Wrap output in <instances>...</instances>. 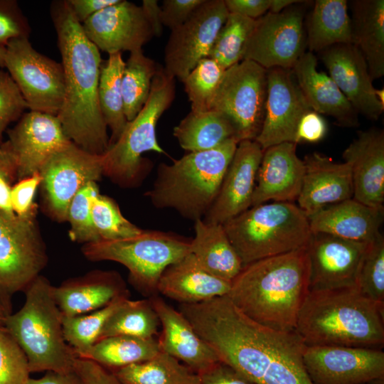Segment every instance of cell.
Masks as SVG:
<instances>
[{"instance_id":"cell-60","label":"cell","mask_w":384,"mask_h":384,"mask_svg":"<svg viewBox=\"0 0 384 384\" xmlns=\"http://www.w3.org/2000/svg\"><path fill=\"white\" fill-rule=\"evenodd\" d=\"M10 314V304L6 303L0 295V327H4L7 316Z\"/></svg>"},{"instance_id":"cell-37","label":"cell","mask_w":384,"mask_h":384,"mask_svg":"<svg viewBox=\"0 0 384 384\" xmlns=\"http://www.w3.org/2000/svg\"><path fill=\"white\" fill-rule=\"evenodd\" d=\"M124 64L122 53L110 54L100 71L98 100L104 121L111 131L109 146L119 139L127 123L121 85Z\"/></svg>"},{"instance_id":"cell-18","label":"cell","mask_w":384,"mask_h":384,"mask_svg":"<svg viewBox=\"0 0 384 384\" xmlns=\"http://www.w3.org/2000/svg\"><path fill=\"white\" fill-rule=\"evenodd\" d=\"M369 243L312 233L306 247L309 291L356 287L358 272Z\"/></svg>"},{"instance_id":"cell-33","label":"cell","mask_w":384,"mask_h":384,"mask_svg":"<svg viewBox=\"0 0 384 384\" xmlns=\"http://www.w3.org/2000/svg\"><path fill=\"white\" fill-rule=\"evenodd\" d=\"M309 51L321 52L334 45L353 43L351 20L346 0H316L306 21Z\"/></svg>"},{"instance_id":"cell-16","label":"cell","mask_w":384,"mask_h":384,"mask_svg":"<svg viewBox=\"0 0 384 384\" xmlns=\"http://www.w3.org/2000/svg\"><path fill=\"white\" fill-rule=\"evenodd\" d=\"M303 362L313 384H366L384 380V353L380 348L306 346Z\"/></svg>"},{"instance_id":"cell-1","label":"cell","mask_w":384,"mask_h":384,"mask_svg":"<svg viewBox=\"0 0 384 384\" xmlns=\"http://www.w3.org/2000/svg\"><path fill=\"white\" fill-rule=\"evenodd\" d=\"M178 311L198 336L229 365L257 384H313L303 362L306 348L294 331H277L247 317L227 295Z\"/></svg>"},{"instance_id":"cell-25","label":"cell","mask_w":384,"mask_h":384,"mask_svg":"<svg viewBox=\"0 0 384 384\" xmlns=\"http://www.w3.org/2000/svg\"><path fill=\"white\" fill-rule=\"evenodd\" d=\"M304 174L298 206L307 217L321 208L352 198L353 184L350 166L314 152L304 159Z\"/></svg>"},{"instance_id":"cell-52","label":"cell","mask_w":384,"mask_h":384,"mask_svg":"<svg viewBox=\"0 0 384 384\" xmlns=\"http://www.w3.org/2000/svg\"><path fill=\"white\" fill-rule=\"evenodd\" d=\"M327 125L321 114L311 110L300 119L295 136V143L306 142H318L325 137Z\"/></svg>"},{"instance_id":"cell-59","label":"cell","mask_w":384,"mask_h":384,"mask_svg":"<svg viewBox=\"0 0 384 384\" xmlns=\"http://www.w3.org/2000/svg\"><path fill=\"white\" fill-rule=\"evenodd\" d=\"M300 1L297 0H271L269 11L272 13H279L287 7Z\"/></svg>"},{"instance_id":"cell-15","label":"cell","mask_w":384,"mask_h":384,"mask_svg":"<svg viewBox=\"0 0 384 384\" xmlns=\"http://www.w3.org/2000/svg\"><path fill=\"white\" fill-rule=\"evenodd\" d=\"M228 11L224 0H205L181 26L171 30L164 48V70L181 82L208 57Z\"/></svg>"},{"instance_id":"cell-13","label":"cell","mask_w":384,"mask_h":384,"mask_svg":"<svg viewBox=\"0 0 384 384\" xmlns=\"http://www.w3.org/2000/svg\"><path fill=\"white\" fill-rule=\"evenodd\" d=\"M306 3L301 1L279 13L268 11L256 19L243 60H252L266 70L275 67L292 70L306 52Z\"/></svg>"},{"instance_id":"cell-42","label":"cell","mask_w":384,"mask_h":384,"mask_svg":"<svg viewBox=\"0 0 384 384\" xmlns=\"http://www.w3.org/2000/svg\"><path fill=\"white\" fill-rule=\"evenodd\" d=\"M224 72L215 60L207 57L200 60L188 74L182 82L191 102V112L210 110Z\"/></svg>"},{"instance_id":"cell-23","label":"cell","mask_w":384,"mask_h":384,"mask_svg":"<svg viewBox=\"0 0 384 384\" xmlns=\"http://www.w3.org/2000/svg\"><path fill=\"white\" fill-rule=\"evenodd\" d=\"M304 163L297 154V144L283 142L263 151L257 171L251 206L297 200L304 174Z\"/></svg>"},{"instance_id":"cell-10","label":"cell","mask_w":384,"mask_h":384,"mask_svg":"<svg viewBox=\"0 0 384 384\" xmlns=\"http://www.w3.org/2000/svg\"><path fill=\"white\" fill-rule=\"evenodd\" d=\"M266 97L267 70L242 60L225 70L210 110L229 120L238 142L255 140L264 120Z\"/></svg>"},{"instance_id":"cell-36","label":"cell","mask_w":384,"mask_h":384,"mask_svg":"<svg viewBox=\"0 0 384 384\" xmlns=\"http://www.w3.org/2000/svg\"><path fill=\"white\" fill-rule=\"evenodd\" d=\"M112 373L122 384H201L198 374L161 351Z\"/></svg>"},{"instance_id":"cell-57","label":"cell","mask_w":384,"mask_h":384,"mask_svg":"<svg viewBox=\"0 0 384 384\" xmlns=\"http://www.w3.org/2000/svg\"><path fill=\"white\" fill-rule=\"evenodd\" d=\"M26 384H85L81 377L74 370L68 373L47 371L40 378H29Z\"/></svg>"},{"instance_id":"cell-22","label":"cell","mask_w":384,"mask_h":384,"mask_svg":"<svg viewBox=\"0 0 384 384\" xmlns=\"http://www.w3.org/2000/svg\"><path fill=\"white\" fill-rule=\"evenodd\" d=\"M319 53L330 78L356 111L377 120L384 106L377 99L366 61L358 47L353 43H340Z\"/></svg>"},{"instance_id":"cell-53","label":"cell","mask_w":384,"mask_h":384,"mask_svg":"<svg viewBox=\"0 0 384 384\" xmlns=\"http://www.w3.org/2000/svg\"><path fill=\"white\" fill-rule=\"evenodd\" d=\"M201 384H257L221 361L198 374Z\"/></svg>"},{"instance_id":"cell-63","label":"cell","mask_w":384,"mask_h":384,"mask_svg":"<svg viewBox=\"0 0 384 384\" xmlns=\"http://www.w3.org/2000/svg\"><path fill=\"white\" fill-rule=\"evenodd\" d=\"M383 380H378V381L372 383V384H383Z\"/></svg>"},{"instance_id":"cell-12","label":"cell","mask_w":384,"mask_h":384,"mask_svg":"<svg viewBox=\"0 0 384 384\" xmlns=\"http://www.w3.org/2000/svg\"><path fill=\"white\" fill-rule=\"evenodd\" d=\"M4 68L31 111L58 115L65 91L63 65L34 49L28 38L5 46Z\"/></svg>"},{"instance_id":"cell-56","label":"cell","mask_w":384,"mask_h":384,"mask_svg":"<svg viewBox=\"0 0 384 384\" xmlns=\"http://www.w3.org/2000/svg\"><path fill=\"white\" fill-rule=\"evenodd\" d=\"M75 16L82 24L102 9L119 0H67Z\"/></svg>"},{"instance_id":"cell-54","label":"cell","mask_w":384,"mask_h":384,"mask_svg":"<svg viewBox=\"0 0 384 384\" xmlns=\"http://www.w3.org/2000/svg\"><path fill=\"white\" fill-rule=\"evenodd\" d=\"M75 370L85 384H122L112 371L88 359L78 357Z\"/></svg>"},{"instance_id":"cell-38","label":"cell","mask_w":384,"mask_h":384,"mask_svg":"<svg viewBox=\"0 0 384 384\" xmlns=\"http://www.w3.org/2000/svg\"><path fill=\"white\" fill-rule=\"evenodd\" d=\"M160 326L149 299L136 301L128 299L108 319L98 341L116 336L154 338Z\"/></svg>"},{"instance_id":"cell-6","label":"cell","mask_w":384,"mask_h":384,"mask_svg":"<svg viewBox=\"0 0 384 384\" xmlns=\"http://www.w3.org/2000/svg\"><path fill=\"white\" fill-rule=\"evenodd\" d=\"M53 286L42 275L25 289V302L6 318L4 327L25 353L31 373L75 370L78 358L66 342L63 315L55 299Z\"/></svg>"},{"instance_id":"cell-14","label":"cell","mask_w":384,"mask_h":384,"mask_svg":"<svg viewBox=\"0 0 384 384\" xmlns=\"http://www.w3.org/2000/svg\"><path fill=\"white\" fill-rule=\"evenodd\" d=\"M48 262L46 247L36 218L11 221L0 213V295L24 291Z\"/></svg>"},{"instance_id":"cell-50","label":"cell","mask_w":384,"mask_h":384,"mask_svg":"<svg viewBox=\"0 0 384 384\" xmlns=\"http://www.w3.org/2000/svg\"><path fill=\"white\" fill-rule=\"evenodd\" d=\"M18 181L14 159L4 142L0 144V213L8 220H16L11 204V191Z\"/></svg>"},{"instance_id":"cell-40","label":"cell","mask_w":384,"mask_h":384,"mask_svg":"<svg viewBox=\"0 0 384 384\" xmlns=\"http://www.w3.org/2000/svg\"><path fill=\"white\" fill-rule=\"evenodd\" d=\"M129 293L115 298L107 306L85 314L63 317V334L66 342L80 357L99 339L103 326L129 299Z\"/></svg>"},{"instance_id":"cell-44","label":"cell","mask_w":384,"mask_h":384,"mask_svg":"<svg viewBox=\"0 0 384 384\" xmlns=\"http://www.w3.org/2000/svg\"><path fill=\"white\" fill-rule=\"evenodd\" d=\"M100 190L97 182L85 184L72 199L68 209L67 221L70 224L68 235L70 240L78 243L99 241L92 216V203Z\"/></svg>"},{"instance_id":"cell-61","label":"cell","mask_w":384,"mask_h":384,"mask_svg":"<svg viewBox=\"0 0 384 384\" xmlns=\"http://www.w3.org/2000/svg\"><path fill=\"white\" fill-rule=\"evenodd\" d=\"M375 95L377 97V99L378 101L384 106V90L380 89L377 90L375 89Z\"/></svg>"},{"instance_id":"cell-9","label":"cell","mask_w":384,"mask_h":384,"mask_svg":"<svg viewBox=\"0 0 384 384\" xmlns=\"http://www.w3.org/2000/svg\"><path fill=\"white\" fill-rule=\"evenodd\" d=\"M191 239L173 232L143 230L134 237L84 244L83 255L90 261H114L129 271V281L139 292L157 295L164 270L191 252Z\"/></svg>"},{"instance_id":"cell-26","label":"cell","mask_w":384,"mask_h":384,"mask_svg":"<svg viewBox=\"0 0 384 384\" xmlns=\"http://www.w3.org/2000/svg\"><path fill=\"white\" fill-rule=\"evenodd\" d=\"M160 321V349L200 374L220 361L214 351L198 336L184 315L160 297H149Z\"/></svg>"},{"instance_id":"cell-47","label":"cell","mask_w":384,"mask_h":384,"mask_svg":"<svg viewBox=\"0 0 384 384\" xmlns=\"http://www.w3.org/2000/svg\"><path fill=\"white\" fill-rule=\"evenodd\" d=\"M28 109L18 87L7 72L0 70V144L8 126Z\"/></svg>"},{"instance_id":"cell-3","label":"cell","mask_w":384,"mask_h":384,"mask_svg":"<svg viewBox=\"0 0 384 384\" xmlns=\"http://www.w3.org/2000/svg\"><path fill=\"white\" fill-rule=\"evenodd\" d=\"M309 292V262L304 247L245 265L227 296L252 320L290 331L295 330Z\"/></svg>"},{"instance_id":"cell-8","label":"cell","mask_w":384,"mask_h":384,"mask_svg":"<svg viewBox=\"0 0 384 384\" xmlns=\"http://www.w3.org/2000/svg\"><path fill=\"white\" fill-rule=\"evenodd\" d=\"M175 92V78L159 65L146 102L102 155L103 176L122 188L142 184L153 166L142 154L147 151L166 154L158 143L156 127L161 114L174 101Z\"/></svg>"},{"instance_id":"cell-41","label":"cell","mask_w":384,"mask_h":384,"mask_svg":"<svg viewBox=\"0 0 384 384\" xmlns=\"http://www.w3.org/2000/svg\"><path fill=\"white\" fill-rule=\"evenodd\" d=\"M256 20L236 14H228L219 31L208 58L225 70L243 60L246 43Z\"/></svg>"},{"instance_id":"cell-51","label":"cell","mask_w":384,"mask_h":384,"mask_svg":"<svg viewBox=\"0 0 384 384\" xmlns=\"http://www.w3.org/2000/svg\"><path fill=\"white\" fill-rule=\"evenodd\" d=\"M205 0H164L161 6L163 26L171 30L183 24Z\"/></svg>"},{"instance_id":"cell-49","label":"cell","mask_w":384,"mask_h":384,"mask_svg":"<svg viewBox=\"0 0 384 384\" xmlns=\"http://www.w3.org/2000/svg\"><path fill=\"white\" fill-rule=\"evenodd\" d=\"M41 182L39 173L17 181L11 191V204L14 214L20 218H36L38 205L34 198Z\"/></svg>"},{"instance_id":"cell-48","label":"cell","mask_w":384,"mask_h":384,"mask_svg":"<svg viewBox=\"0 0 384 384\" xmlns=\"http://www.w3.org/2000/svg\"><path fill=\"white\" fill-rule=\"evenodd\" d=\"M31 28L16 1L0 0V45L15 38H28Z\"/></svg>"},{"instance_id":"cell-27","label":"cell","mask_w":384,"mask_h":384,"mask_svg":"<svg viewBox=\"0 0 384 384\" xmlns=\"http://www.w3.org/2000/svg\"><path fill=\"white\" fill-rule=\"evenodd\" d=\"M317 58L305 52L292 69L310 108L319 114L333 117L344 127H358V113L334 80L317 68Z\"/></svg>"},{"instance_id":"cell-7","label":"cell","mask_w":384,"mask_h":384,"mask_svg":"<svg viewBox=\"0 0 384 384\" xmlns=\"http://www.w3.org/2000/svg\"><path fill=\"white\" fill-rule=\"evenodd\" d=\"M223 225L244 266L306 247L312 235L307 215L291 202L251 206Z\"/></svg>"},{"instance_id":"cell-5","label":"cell","mask_w":384,"mask_h":384,"mask_svg":"<svg viewBox=\"0 0 384 384\" xmlns=\"http://www.w3.org/2000/svg\"><path fill=\"white\" fill-rule=\"evenodd\" d=\"M238 143L233 137L215 148L188 152L171 164L160 163L146 196L158 209H173L193 222L203 219L218 193Z\"/></svg>"},{"instance_id":"cell-43","label":"cell","mask_w":384,"mask_h":384,"mask_svg":"<svg viewBox=\"0 0 384 384\" xmlns=\"http://www.w3.org/2000/svg\"><path fill=\"white\" fill-rule=\"evenodd\" d=\"M92 221L100 240H117L140 234L143 229L127 220L112 198L99 194L92 203ZM99 240V241H100Z\"/></svg>"},{"instance_id":"cell-55","label":"cell","mask_w":384,"mask_h":384,"mask_svg":"<svg viewBox=\"0 0 384 384\" xmlns=\"http://www.w3.org/2000/svg\"><path fill=\"white\" fill-rule=\"evenodd\" d=\"M224 2L229 13L255 20L267 13L271 5V0H224Z\"/></svg>"},{"instance_id":"cell-46","label":"cell","mask_w":384,"mask_h":384,"mask_svg":"<svg viewBox=\"0 0 384 384\" xmlns=\"http://www.w3.org/2000/svg\"><path fill=\"white\" fill-rule=\"evenodd\" d=\"M30 373L25 353L6 329L0 327V384H26Z\"/></svg>"},{"instance_id":"cell-34","label":"cell","mask_w":384,"mask_h":384,"mask_svg":"<svg viewBox=\"0 0 384 384\" xmlns=\"http://www.w3.org/2000/svg\"><path fill=\"white\" fill-rule=\"evenodd\" d=\"M173 134L180 146L188 152L211 149L230 138H235L229 120L215 110L191 111L174 128Z\"/></svg>"},{"instance_id":"cell-39","label":"cell","mask_w":384,"mask_h":384,"mask_svg":"<svg viewBox=\"0 0 384 384\" xmlns=\"http://www.w3.org/2000/svg\"><path fill=\"white\" fill-rule=\"evenodd\" d=\"M159 65L142 50L130 53L122 76L124 112L127 122L132 120L146 102L151 82Z\"/></svg>"},{"instance_id":"cell-31","label":"cell","mask_w":384,"mask_h":384,"mask_svg":"<svg viewBox=\"0 0 384 384\" xmlns=\"http://www.w3.org/2000/svg\"><path fill=\"white\" fill-rule=\"evenodd\" d=\"M194 232L191 253L208 272L232 282L244 265L223 225L200 219L194 222Z\"/></svg>"},{"instance_id":"cell-17","label":"cell","mask_w":384,"mask_h":384,"mask_svg":"<svg viewBox=\"0 0 384 384\" xmlns=\"http://www.w3.org/2000/svg\"><path fill=\"white\" fill-rule=\"evenodd\" d=\"M311 110L292 70L267 69L265 117L255 141L263 150L283 142L295 143L298 124Z\"/></svg>"},{"instance_id":"cell-20","label":"cell","mask_w":384,"mask_h":384,"mask_svg":"<svg viewBox=\"0 0 384 384\" xmlns=\"http://www.w3.org/2000/svg\"><path fill=\"white\" fill-rule=\"evenodd\" d=\"M81 25L88 39L109 55L142 50L154 37L142 6L126 0L102 9Z\"/></svg>"},{"instance_id":"cell-21","label":"cell","mask_w":384,"mask_h":384,"mask_svg":"<svg viewBox=\"0 0 384 384\" xmlns=\"http://www.w3.org/2000/svg\"><path fill=\"white\" fill-rule=\"evenodd\" d=\"M263 151L255 140L238 143L218 193L203 221L223 225L251 207Z\"/></svg>"},{"instance_id":"cell-30","label":"cell","mask_w":384,"mask_h":384,"mask_svg":"<svg viewBox=\"0 0 384 384\" xmlns=\"http://www.w3.org/2000/svg\"><path fill=\"white\" fill-rule=\"evenodd\" d=\"M230 287L231 282L208 272L190 252L164 270L157 291L180 304H197L228 295Z\"/></svg>"},{"instance_id":"cell-62","label":"cell","mask_w":384,"mask_h":384,"mask_svg":"<svg viewBox=\"0 0 384 384\" xmlns=\"http://www.w3.org/2000/svg\"><path fill=\"white\" fill-rule=\"evenodd\" d=\"M6 48L0 45V68H4V56Z\"/></svg>"},{"instance_id":"cell-58","label":"cell","mask_w":384,"mask_h":384,"mask_svg":"<svg viewBox=\"0 0 384 384\" xmlns=\"http://www.w3.org/2000/svg\"><path fill=\"white\" fill-rule=\"evenodd\" d=\"M142 8L154 36L162 33L161 10L156 0H143Z\"/></svg>"},{"instance_id":"cell-29","label":"cell","mask_w":384,"mask_h":384,"mask_svg":"<svg viewBox=\"0 0 384 384\" xmlns=\"http://www.w3.org/2000/svg\"><path fill=\"white\" fill-rule=\"evenodd\" d=\"M53 293L63 315L74 316L100 309L129 292L117 272L94 270L64 281Z\"/></svg>"},{"instance_id":"cell-19","label":"cell","mask_w":384,"mask_h":384,"mask_svg":"<svg viewBox=\"0 0 384 384\" xmlns=\"http://www.w3.org/2000/svg\"><path fill=\"white\" fill-rule=\"evenodd\" d=\"M6 133L4 144L14 159L18 181L39 173L53 153L71 142L56 115L36 111L23 113Z\"/></svg>"},{"instance_id":"cell-32","label":"cell","mask_w":384,"mask_h":384,"mask_svg":"<svg viewBox=\"0 0 384 384\" xmlns=\"http://www.w3.org/2000/svg\"><path fill=\"white\" fill-rule=\"evenodd\" d=\"M353 44L363 54L372 80L384 75V1H351Z\"/></svg>"},{"instance_id":"cell-11","label":"cell","mask_w":384,"mask_h":384,"mask_svg":"<svg viewBox=\"0 0 384 384\" xmlns=\"http://www.w3.org/2000/svg\"><path fill=\"white\" fill-rule=\"evenodd\" d=\"M39 174L42 210L53 220L65 222L75 194L103 176L102 155L87 152L70 142L47 159Z\"/></svg>"},{"instance_id":"cell-4","label":"cell","mask_w":384,"mask_h":384,"mask_svg":"<svg viewBox=\"0 0 384 384\" xmlns=\"http://www.w3.org/2000/svg\"><path fill=\"white\" fill-rule=\"evenodd\" d=\"M384 306L357 287L309 291L295 331L306 346L380 348L384 345Z\"/></svg>"},{"instance_id":"cell-28","label":"cell","mask_w":384,"mask_h":384,"mask_svg":"<svg viewBox=\"0 0 384 384\" xmlns=\"http://www.w3.org/2000/svg\"><path fill=\"white\" fill-rule=\"evenodd\" d=\"M308 218L312 233L370 242L381 233L384 208L370 207L352 198L326 206Z\"/></svg>"},{"instance_id":"cell-35","label":"cell","mask_w":384,"mask_h":384,"mask_svg":"<svg viewBox=\"0 0 384 384\" xmlns=\"http://www.w3.org/2000/svg\"><path fill=\"white\" fill-rule=\"evenodd\" d=\"M161 351L155 338L116 336L97 341L78 358L88 359L114 372L129 365L154 357Z\"/></svg>"},{"instance_id":"cell-24","label":"cell","mask_w":384,"mask_h":384,"mask_svg":"<svg viewBox=\"0 0 384 384\" xmlns=\"http://www.w3.org/2000/svg\"><path fill=\"white\" fill-rule=\"evenodd\" d=\"M342 157L351 168L353 198L370 207L383 208V130L371 128L359 132Z\"/></svg>"},{"instance_id":"cell-2","label":"cell","mask_w":384,"mask_h":384,"mask_svg":"<svg viewBox=\"0 0 384 384\" xmlns=\"http://www.w3.org/2000/svg\"><path fill=\"white\" fill-rule=\"evenodd\" d=\"M50 15L65 82L63 102L57 117L71 142L87 152L103 155L110 137L98 100L100 50L86 36L68 1H53Z\"/></svg>"},{"instance_id":"cell-45","label":"cell","mask_w":384,"mask_h":384,"mask_svg":"<svg viewBox=\"0 0 384 384\" xmlns=\"http://www.w3.org/2000/svg\"><path fill=\"white\" fill-rule=\"evenodd\" d=\"M356 287L366 297L384 306V238L382 233L368 244L358 272Z\"/></svg>"}]
</instances>
